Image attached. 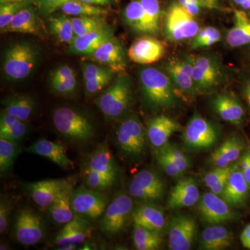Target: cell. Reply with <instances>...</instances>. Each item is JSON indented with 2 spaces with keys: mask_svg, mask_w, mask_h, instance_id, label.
I'll use <instances>...</instances> for the list:
<instances>
[{
  "mask_svg": "<svg viewBox=\"0 0 250 250\" xmlns=\"http://www.w3.org/2000/svg\"><path fill=\"white\" fill-rule=\"evenodd\" d=\"M133 241L136 250H156L160 249L163 238L161 233L134 225Z\"/></svg>",
  "mask_w": 250,
  "mask_h": 250,
  "instance_id": "cell-37",
  "label": "cell"
},
{
  "mask_svg": "<svg viewBox=\"0 0 250 250\" xmlns=\"http://www.w3.org/2000/svg\"><path fill=\"white\" fill-rule=\"evenodd\" d=\"M75 182H72L62 189L58 196L56 197L53 203L47 208L51 218L59 225L69 223L75 216L72 204Z\"/></svg>",
  "mask_w": 250,
  "mask_h": 250,
  "instance_id": "cell-29",
  "label": "cell"
},
{
  "mask_svg": "<svg viewBox=\"0 0 250 250\" xmlns=\"http://www.w3.org/2000/svg\"><path fill=\"white\" fill-rule=\"evenodd\" d=\"M233 235L229 230L220 225H213L202 231L200 247L205 250H222L231 246Z\"/></svg>",
  "mask_w": 250,
  "mask_h": 250,
  "instance_id": "cell-31",
  "label": "cell"
},
{
  "mask_svg": "<svg viewBox=\"0 0 250 250\" xmlns=\"http://www.w3.org/2000/svg\"><path fill=\"white\" fill-rule=\"evenodd\" d=\"M192 78L197 92L213 89L221 80L218 62L210 56H199L194 59Z\"/></svg>",
  "mask_w": 250,
  "mask_h": 250,
  "instance_id": "cell-15",
  "label": "cell"
},
{
  "mask_svg": "<svg viewBox=\"0 0 250 250\" xmlns=\"http://www.w3.org/2000/svg\"><path fill=\"white\" fill-rule=\"evenodd\" d=\"M136 226L161 233L166 226L164 211L157 206L146 202L140 205L131 213Z\"/></svg>",
  "mask_w": 250,
  "mask_h": 250,
  "instance_id": "cell-25",
  "label": "cell"
},
{
  "mask_svg": "<svg viewBox=\"0 0 250 250\" xmlns=\"http://www.w3.org/2000/svg\"><path fill=\"white\" fill-rule=\"evenodd\" d=\"M170 158L171 160L177 166L179 170L184 173L188 169L190 166V162L185 154L178 147L171 145L170 143H166L165 146L159 147Z\"/></svg>",
  "mask_w": 250,
  "mask_h": 250,
  "instance_id": "cell-46",
  "label": "cell"
},
{
  "mask_svg": "<svg viewBox=\"0 0 250 250\" xmlns=\"http://www.w3.org/2000/svg\"><path fill=\"white\" fill-rule=\"evenodd\" d=\"M147 131L139 118L130 116L122 121L116 133V142L120 152L129 158H138L146 152Z\"/></svg>",
  "mask_w": 250,
  "mask_h": 250,
  "instance_id": "cell-4",
  "label": "cell"
},
{
  "mask_svg": "<svg viewBox=\"0 0 250 250\" xmlns=\"http://www.w3.org/2000/svg\"><path fill=\"white\" fill-rule=\"evenodd\" d=\"M194 59H172L166 62V70L172 80L177 95L188 96L196 93L192 78Z\"/></svg>",
  "mask_w": 250,
  "mask_h": 250,
  "instance_id": "cell-14",
  "label": "cell"
},
{
  "mask_svg": "<svg viewBox=\"0 0 250 250\" xmlns=\"http://www.w3.org/2000/svg\"><path fill=\"white\" fill-rule=\"evenodd\" d=\"M49 28L59 42L71 43L75 38L71 18L65 16L52 18L49 21Z\"/></svg>",
  "mask_w": 250,
  "mask_h": 250,
  "instance_id": "cell-40",
  "label": "cell"
},
{
  "mask_svg": "<svg viewBox=\"0 0 250 250\" xmlns=\"http://www.w3.org/2000/svg\"><path fill=\"white\" fill-rule=\"evenodd\" d=\"M83 177L85 187L97 191L103 192L107 190L116 182L114 179L87 167H85Z\"/></svg>",
  "mask_w": 250,
  "mask_h": 250,
  "instance_id": "cell-44",
  "label": "cell"
},
{
  "mask_svg": "<svg viewBox=\"0 0 250 250\" xmlns=\"http://www.w3.org/2000/svg\"><path fill=\"white\" fill-rule=\"evenodd\" d=\"M195 17L179 4L171 5L166 13L165 32L171 41H182L192 39L200 31Z\"/></svg>",
  "mask_w": 250,
  "mask_h": 250,
  "instance_id": "cell-8",
  "label": "cell"
},
{
  "mask_svg": "<svg viewBox=\"0 0 250 250\" xmlns=\"http://www.w3.org/2000/svg\"><path fill=\"white\" fill-rule=\"evenodd\" d=\"M80 244L78 243H67L63 246L57 247V250H72L78 249Z\"/></svg>",
  "mask_w": 250,
  "mask_h": 250,
  "instance_id": "cell-57",
  "label": "cell"
},
{
  "mask_svg": "<svg viewBox=\"0 0 250 250\" xmlns=\"http://www.w3.org/2000/svg\"><path fill=\"white\" fill-rule=\"evenodd\" d=\"M14 231L18 243L24 246H33L39 243L45 235L43 220L34 210L23 208L16 215Z\"/></svg>",
  "mask_w": 250,
  "mask_h": 250,
  "instance_id": "cell-11",
  "label": "cell"
},
{
  "mask_svg": "<svg viewBox=\"0 0 250 250\" xmlns=\"http://www.w3.org/2000/svg\"><path fill=\"white\" fill-rule=\"evenodd\" d=\"M9 246H5L4 244H2V243H1V246H0V250H8L9 249Z\"/></svg>",
  "mask_w": 250,
  "mask_h": 250,
  "instance_id": "cell-62",
  "label": "cell"
},
{
  "mask_svg": "<svg viewBox=\"0 0 250 250\" xmlns=\"http://www.w3.org/2000/svg\"><path fill=\"white\" fill-rule=\"evenodd\" d=\"M166 51L165 42L151 36H142L131 44L127 56L133 62L146 65L160 60Z\"/></svg>",
  "mask_w": 250,
  "mask_h": 250,
  "instance_id": "cell-16",
  "label": "cell"
},
{
  "mask_svg": "<svg viewBox=\"0 0 250 250\" xmlns=\"http://www.w3.org/2000/svg\"><path fill=\"white\" fill-rule=\"evenodd\" d=\"M179 4L191 16H197L202 7L198 0H179Z\"/></svg>",
  "mask_w": 250,
  "mask_h": 250,
  "instance_id": "cell-52",
  "label": "cell"
},
{
  "mask_svg": "<svg viewBox=\"0 0 250 250\" xmlns=\"http://www.w3.org/2000/svg\"><path fill=\"white\" fill-rule=\"evenodd\" d=\"M226 41L231 47L250 44V21L244 11H234V24L227 34Z\"/></svg>",
  "mask_w": 250,
  "mask_h": 250,
  "instance_id": "cell-32",
  "label": "cell"
},
{
  "mask_svg": "<svg viewBox=\"0 0 250 250\" xmlns=\"http://www.w3.org/2000/svg\"><path fill=\"white\" fill-rule=\"evenodd\" d=\"M241 241L242 245L250 250V223L247 225L241 234Z\"/></svg>",
  "mask_w": 250,
  "mask_h": 250,
  "instance_id": "cell-54",
  "label": "cell"
},
{
  "mask_svg": "<svg viewBox=\"0 0 250 250\" xmlns=\"http://www.w3.org/2000/svg\"><path fill=\"white\" fill-rule=\"evenodd\" d=\"M41 12L50 14L57 9H61L62 5L70 0H36Z\"/></svg>",
  "mask_w": 250,
  "mask_h": 250,
  "instance_id": "cell-49",
  "label": "cell"
},
{
  "mask_svg": "<svg viewBox=\"0 0 250 250\" xmlns=\"http://www.w3.org/2000/svg\"><path fill=\"white\" fill-rule=\"evenodd\" d=\"M238 161L225 167H214L205 174V183L210 191L221 196L230 174L236 167Z\"/></svg>",
  "mask_w": 250,
  "mask_h": 250,
  "instance_id": "cell-36",
  "label": "cell"
},
{
  "mask_svg": "<svg viewBox=\"0 0 250 250\" xmlns=\"http://www.w3.org/2000/svg\"><path fill=\"white\" fill-rule=\"evenodd\" d=\"M25 151L45 157L65 170L74 168V163L69 159L66 148L60 141L41 139L26 147Z\"/></svg>",
  "mask_w": 250,
  "mask_h": 250,
  "instance_id": "cell-19",
  "label": "cell"
},
{
  "mask_svg": "<svg viewBox=\"0 0 250 250\" xmlns=\"http://www.w3.org/2000/svg\"><path fill=\"white\" fill-rule=\"evenodd\" d=\"M145 98L151 106L167 108L175 103L177 93L169 75L155 67H147L140 73Z\"/></svg>",
  "mask_w": 250,
  "mask_h": 250,
  "instance_id": "cell-1",
  "label": "cell"
},
{
  "mask_svg": "<svg viewBox=\"0 0 250 250\" xmlns=\"http://www.w3.org/2000/svg\"><path fill=\"white\" fill-rule=\"evenodd\" d=\"M241 6L243 9H250V0H245Z\"/></svg>",
  "mask_w": 250,
  "mask_h": 250,
  "instance_id": "cell-59",
  "label": "cell"
},
{
  "mask_svg": "<svg viewBox=\"0 0 250 250\" xmlns=\"http://www.w3.org/2000/svg\"><path fill=\"white\" fill-rule=\"evenodd\" d=\"M13 201L9 197L1 196L0 199V233H4L9 227L10 216L13 209Z\"/></svg>",
  "mask_w": 250,
  "mask_h": 250,
  "instance_id": "cell-48",
  "label": "cell"
},
{
  "mask_svg": "<svg viewBox=\"0 0 250 250\" xmlns=\"http://www.w3.org/2000/svg\"><path fill=\"white\" fill-rule=\"evenodd\" d=\"M37 21L32 8L24 7L15 15L11 22L3 31L35 34L37 33Z\"/></svg>",
  "mask_w": 250,
  "mask_h": 250,
  "instance_id": "cell-35",
  "label": "cell"
},
{
  "mask_svg": "<svg viewBox=\"0 0 250 250\" xmlns=\"http://www.w3.org/2000/svg\"><path fill=\"white\" fill-rule=\"evenodd\" d=\"M28 126L25 121L9 114L5 110L0 116V138L19 143L25 137Z\"/></svg>",
  "mask_w": 250,
  "mask_h": 250,
  "instance_id": "cell-33",
  "label": "cell"
},
{
  "mask_svg": "<svg viewBox=\"0 0 250 250\" xmlns=\"http://www.w3.org/2000/svg\"><path fill=\"white\" fill-rule=\"evenodd\" d=\"M123 16L125 22L134 30L147 34L144 9L140 0L131 1L125 8Z\"/></svg>",
  "mask_w": 250,
  "mask_h": 250,
  "instance_id": "cell-38",
  "label": "cell"
},
{
  "mask_svg": "<svg viewBox=\"0 0 250 250\" xmlns=\"http://www.w3.org/2000/svg\"><path fill=\"white\" fill-rule=\"evenodd\" d=\"M246 145L241 138L231 136L215 149L209 157L213 167H225L237 162L244 152Z\"/></svg>",
  "mask_w": 250,
  "mask_h": 250,
  "instance_id": "cell-26",
  "label": "cell"
},
{
  "mask_svg": "<svg viewBox=\"0 0 250 250\" xmlns=\"http://www.w3.org/2000/svg\"><path fill=\"white\" fill-rule=\"evenodd\" d=\"M182 139L190 149L202 150L213 147L218 134L213 125L200 115H194L184 128Z\"/></svg>",
  "mask_w": 250,
  "mask_h": 250,
  "instance_id": "cell-9",
  "label": "cell"
},
{
  "mask_svg": "<svg viewBox=\"0 0 250 250\" xmlns=\"http://www.w3.org/2000/svg\"><path fill=\"white\" fill-rule=\"evenodd\" d=\"M212 106L215 113L223 121L233 125H241L245 111L236 97L229 93L219 94L213 98Z\"/></svg>",
  "mask_w": 250,
  "mask_h": 250,
  "instance_id": "cell-27",
  "label": "cell"
},
{
  "mask_svg": "<svg viewBox=\"0 0 250 250\" xmlns=\"http://www.w3.org/2000/svg\"><path fill=\"white\" fill-rule=\"evenodd\" d=\"M166 191V184L160 176L152 170H143L134 176L129 188L132 198L148 203L162 200Z\"/></svg>",
  "mask_w": 250,
  "mask_h": 250,
  "instance_id": "cell-10",
  "label": "cell"
},
{
  "mask_svg": "<svg viewBox=\"0 0 250 250\" xmlns=\"http://www.w3.org/2000/svg\"><path fill=\"white\" fill-rule=\"evenodd\" d=\"M21 152L19 143L0 138V172L7 174Z\"/></svg>",
  "mask_w": 250,
  "mask_h": 250,
  "instance_id": "cell-39",
  "label": "cell"
},
{
  "mask_svg": "<svg viewBox=\"0 0 250 250\" xmlns=\"http://www.w3.org/2000/svg\"><path fill=\"white\" fill-rule=\"evenodd\" d=\"M144 9L147 34H156L159 30L161 7L159 0H140Z\"/></svg>",
  "mask_w": 250,
  "mask_h": 250,
  "instance_id": "cell-43",
  "label": "cell"
},
{
  "mask_svg": "<svg viewBox=\"0 0 250 250\" xmlns=\"http://www.w3.org/2000/svg\"><path fill=\"white\" fill-rule=\"evenodd\" d=\"M61 9L64 14L75 16H102L106 14L103 8L80 0H70L62 5Z\"/></svg>",
  "mask_w": 250,
  "mask_h": 250,
  "instance_id": "cell-41",
  "label": "cell"
},
{
  "mask_svg": "<svg viewBox=\"0 0 250 250\" xmlns=\"http://www.w3.org/2000/svg\"><path fill=\"white\" fill-rule=\"evenodd\" d=\"M4 110L18 119L27 121L35 109V102L29 95H12L2 102Z\"/></svg>",
  "mask_w": 250,
  "mask_h": 250,
  "instance_id": "cell-34",
  "label": "cell"
},
{
  "mask_svg": "<svg viewBox=\"0 0 250 250\" xmlns=\"http://www.w3.org/2000/svg\"><path fill=\"white\" fill-rule=\"evenodd\" d=\"M134 202L131 195L119 192L110 202L100 223L102 232L116 236L125 229L128 219L133 212Z\"/></svg>",
  "mask_w": 250,
  "mask_h": 250,
  "instance_id": "cell-6",
  "label": "cell"
},
{
  "mask_svg": "<svg viewBox=\"0 0 250 250\" xmlns=\"http://www.w3.org/2000/svg\"><path fill=\"white\" fill-rule=\"evenodd\" d=\"M75 75L73 69L68 65H62L51 73V81H62Z\"/></svg>",
  "mask_w": 250,
  "mask_h": 250,
  "instance_id": "cell-51",
  "label": "cell"
},
{
  "mask_svg": "<svg viewBox=\"0 0 250 250\" xmlns=\"http://www.w3.org/2000/svg\"><path fill=\"white\" fill-rule=\"evenodd\" d=\"M245 94H246L247 102H248L250 107V82L247 83L246 89H245Z\"/></svg>",
  "mask_w": 250,
  "mask_h": 250,
  "instance_id": "cell-58",
  "label": "cell"
},
{
  "mask_svg": "<svg viewBox=\"0 0 250 250\" xmlns=\"http://www.w3.org/2000/svg\"><path fill=\"white\" fill-rule=\"evenodd\" d=\"M91 55L97 62L103 64L114 72L123 73L127 67L124 47L115 37L105 42Z\"/></svg>",
  "mask_w": 250,
  "mask_h": 250,
  "instance_id": "cell-18",
  "label": "cell"
},
{
  "mask_svg": "<svg viewBox=\"0 0 250 250\" xmlns=\"http://www.w3.org/2000/svg\"><path fill=\"white\" fill-rule=\"evenodd\" d=\"M85 167L116 181L118 177V166L106 142L101 143L94 149L88 157Z\"/></svg>",
  "mask_w": 250,
  "mask_h": 250,
  "instance_id": "cell-28",
  "label": "cell"
},
{
  "mask_svg": "<svg viewBox=\"0 0 250 250\" xmlns=\"http://www.w3.org/2000/svg\"><path fill=\"white\" fill-rule=\"evenodd\" d=\"M52 121L59 134L74 142H88L95 135L89 118L74 108L67 106L57 108L52 115Z\"/></svg>",
  "mask_w": 250,
  "mask_h": 250,
  "instance_id": "cell-3",
  "label": "cell"
},
{
  "mask_svg": "<svg viewBox=\"0 0 250 250\" xmlns=\"http://www.w3.org/2000/svg\"><path fill=\"white\" fill-rule=\"evenodd\" d=\"M233 1L235 4L241 6V5L243 4V2H244L245 0H233Z\"/></svg>",
  "mask_w": 250,
  "mask_h": 250,
  "instance_id": "cell-60",
  "label": "cell"
},
{
  "mask_svg": "<svg viewBox=\"0 0 250 250\" xmlns=\"http://www.w3.org/2000/svg\"><path fill=\"white\" fill-rule=\"evenodd\" d=\"M200 197V190L194 179L191 177L181 178L171 190L167 200V207L170 209H176L192 207L198 203Z\"/></svg>",
  "mask_w": 250,
  "mask_h": 250,
  "instance_id": "cell-20",
  "label": "cell"
},
{
  "mask_svg": "<svg viewBox=\"0 0 250 250\" xmlns=\"http://www.w3.org/2000/svg\"><path fill=\"white\" fill-rule=\"evenodd\" d=\"M197 205L202 218L211 225H221L235 218L231 206L220 195L213 192L204 194Z\"/></svg>",
  "mask_w": 250,
  "mask_h": 250,
  "instance_id": "cell-13",
  "label": "cell"
},
{
  "mask_svg": "<svg viewBox=\"0 0 250 250\" xmlns=\"http://www.w3.org/2000/svg\"><path fill=\"white\" fill-rule=\"evenodd\" d=\"M250 190V186L242 173L238 163L229 177L221 197L231 207H243L249 197Z\"/></svg>",
  "mask_w": 250,
  "mask_h": 250,
  "instance_id": "cell-24",
  "label": "cell"
},
{
  "mask_svg": "<svg viewBox=\"0 0 250 250\" xmlns=\"http://www.w3.org/2000/svg\"><path fill=\"white\" fill-rule=\"evenodd\" d=\"M25 1V0H1V3L10 2V1Z\"/></svg>",
  "mask_w": 250,
  "mask_h": 250,
  "instance_id": "cell-61",
  "label": "cell"
},
{
  "mask_svg": "<svg viewBox=\"0 0 250 250\" xmlns=\"http://www.w3.org/2000/svg\"><path fill=\"white\" fill-rule=\"evenodd\" d=\"M221 39V34L219 30L216 31L213 35L210 36L207 39H203L197 43L191 45L192 49L203 48V47H210L219 42Z\"/></svg>",
  "mask_w": 250,
  "mask_h": 250,
  "instance_id": "cell-53",
  "label": "cell"
},
{
  "mask_svg": "<svg viewBox=\"0 0 250 250\" xmlns=\"http://www.w3.org/2000/svg\"><path fill=\"white\" fill-rule=\"evenodd\" d=\"M132 98L129 77L122 73L95 100V104L107 119L116 120L124 116L129 111Z\"/></svg>",
  "mask_w": 250,
  "mask_h": 250,
  "instance_id": "cell-2",
  "label": "cell"
},
{
  "mask_svg": "<svg viewBox=\"0 0 250 250\" xmlns=\"http://www.w3.org/2000/svg\"><path fill=\"white\" fill-rule=\"evenodd\" d=\"M36 49L27 42L14 44L6 50L3 62V71L6 78L21 80L34 70L37 62Z\"/></svg>",
  "mask_w": 250,
  "mask_h": 250,
  "instance_id": "cell-5",
  "label": "cell"
},
{
  "mask_svg": "<svg viewBox=\"0 0 250 250\" xmlns=\"http://www.w3.org/2000/svg\"><path fill=\"white\" fill-rule=\"evenodd\" d=\"M93 228L89 220L75 215L71 221L64 225L63 228L54 239V244L59 247L67 243H84L91 236Z\"/></svg>",
  "mask_w": 250,
  "mask_h": 250,
  "instance_id": "cell-22",
  "label": "cell"
},
{
  "mask_svg": "<svg viewBox=\"0 0 250 250\" xmlns=\"http://www.w3.org/2000/svg\"><path fill=\"white\" fill-rule=\"evenodd\" d=\"M202 7L209 9H220L219 0H198Z\"/></svg>",
  "mask_w": 250,
  "mask_h": 250,
  "instance_id": "cell-55",
  "label": "cell"
},
{
  "mask_svg": "<svg viewBox=\"0 0 250 250\" xmlns=\"http://www.w3.org/2000/svg\"><path fill=\"white\" fill-rule=\"evenodd\" d=\"M113 37V29L106 25L85 35L75 36L70 44L69 52L75 54L91 55L100 46Z\"/></svg>",
  "mask_w": 250,
  "mask_h": 250,
  "instance_id": "cell-23",
  "label": "cell"
},
{
  "mask_svg": "<svg viewBox=\"0 0 250 250\" xmlns=\"http://www.w3.org/2000/svg\"><path fill=\"white\" fill-rule=\"evenodd\" d=\"M75 182V179H51L24 184L34 202L41 207L52 205L62 189Z\"/></svg>",
  "mask_w": 250,
  "mask_h": 250,
  "instance_id": "cell-17",
  "label": "cell"
},
{
  "mask_svg": "<svg viewBox=\"0 0 250 250\" xmlns=\"http://www.w3.org/2000/svg\"><path fill=\"white\" fill-rule=\"evenodd\" d=\"M83 80L87 93L94 95L106 88L114 72L108 67H103L92 63H85L82 66Z\"/></svg>",
  "mask_w": 250,
  "mask_h": 250,
  "instance_id": "cell-30",
  "label": "cell"
},
{
  "mask_svg": "<svg viewBox=\"0 0 250 250\" xmlns=\"http://www.w3.org/2000/svg\"><path fill=\"white\" fill-rule=\"evenodd\" d=\"M238 163L242 173L250 187V149L244 150Z\"/></svg>",
  "mask_w": 250,
  "mask_h": 250,
  "instance_id": "cell-50",
  "label": "cell"
},
{
  "mask_svg": "<svg viewBox=\"0 0 250 250\" xmlns=\"http://www.w3.org/2000/svg\"><path fill=\"white\" fill-rule=\"evenodd\" d=\"M72 204L75 215L89 221H95L104 213L108 206V199L103 192L81 186L74 189Z\"/></svg>",
  "mask_w": 250,
  "mask_h": 250,
  "instance_id": "cell-7",
  "label": "cell"
},
{
  "mask_svg": "<svg viewBox=\"0 0 250 250\" xmlns=\"http://www.w3.org/2000/svg\"><path fill=\"white\" fill-rule=\"evenodd\" d=\"M100 16H75L71 18L75 36H83L106 26Z\"/></svg>",
  "mask_w": 250,
  "mask_h": 250,
  "instance_id": "cell-42",
  "label": "cell"
},
{
  "mask_svg": "<svg viewBox=\"0 0 250 250\" xmlns=\"http://www.w3.org/2000/svg\"><path fill=\"white\" fill-rule=\"evenodd\" d=\"M156 158L161 169L169 177H173V178H180L182 177L184 174L182 173V171L179 170L177 166L160 148L156 149Z\"/></svg>",
  "mask_w": 250,
  "mask_h": 250,
  "instance_id": "cell-47",
  "label": "cell"
},
{
  "mask_svg": "<svg viewBox=\"0 0 250 250\" xmlns=\"http://www.w3.org/2000/svg\"><path fill=\"white\" fill-rule=\"evenodd\" d=\"M168 246L172 250H188L195 241L197 224L189 215H177L167 224Z\"/></svg>",
  "mask_w": 250,
  "mask_h": 250,
  "instance_id": "cell-12",
  "label": "cell"
},
{
  "mask_svg": "<svg viewBox=\"0 0 250 250\" xmlns=\"http://www.w3.org/2000/svg\"><path fill=\"white\" fill-rule=\"evenodd\" d=\"M26 5L25 1L1 3L0 6V28L1 31L9 25L18 11L26 7Z\"/></svg>",
  "mask_w": 250,
  "mask_h": 250,
  "instance_id": "cell-45",
  "label": "cell"
},
{
  "mask_svg": "<svg viewBox=\"0 0 250 250\" xmlns=\"http://www.w3.org/2000/svg\"><path fill=\"white\" fill-rule=\"evenodd\" d=\"M80 1L92 5H105L109 4L113 0H80Z\"/></svg>",
  "mask_w": 250,
  "mask_h": 250,
  "instance_id": "cell-56",
  "label": "cell"
},
{
  "mask_svg": "<svg viewBox=\"0 0 250 250\" xmlns=\"http://www.w3.org/2000/svg\"><path fill=\"white\" fill-rule=\"evenodd\" d=\"M180 129V125L177 121L170 117L161 115L148 121L146 131L149 143L158 149L168 143L172 134Z\"/></svg>",
  "mask_w": 250,
  "mask_h": 250,
  "instance_id": "cell-21",
  "label": "cell"
}]
</instances>
